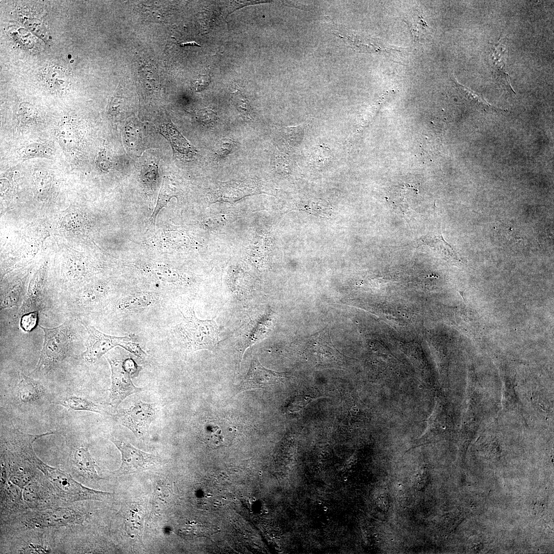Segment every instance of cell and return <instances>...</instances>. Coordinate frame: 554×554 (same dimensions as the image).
<instances>
[{"label": "cell", "instance_id": "3", "mask_svg": "<svg viewBox=\"0 0 554 554\" xmlns=\"http://www.w3.org/2000/svg\"><path fill=\"white\" fill-rule=\"evenodd\" d=\"M183 320L175 331L183 346L191 351L213 350L219 341V328L213 319L201 320L193 308L183 314Z\"/></svg>", "mask_w": 554, "mask_h": 554}, {"label": "cell", "instance_id": "18", "mask_svg": "<svg viewBox=\"0 0 554 554\" xmlns=\"http://www.w3.org/2000/svg\"><path fill=\"white\" fill-rule=\"evenodd\" d=\"M451 80L453 81L455 85L461 90L462 93L473 103V105L476 107L482 109L489 110L495 108L492 106L488 103L483 98V97L470 89L466 88L461 85H460L456 80L452 78Z\"/></svg>", "mask_w": 554, "mask_h": 554}, {"label": "cell", "instance_id": "30", "mask_svg": "<svg viewBox=\"0 0 554 554\" xmlns=\"http://www.w3.org/2000/svg\"><path fill=\"white\" fill-rule=\"evenodd\" d=\"M181 46H183L184 47H187V46H197V47H200L201 46L200 45H199L197 43H196L195 42H187V43H182L181 44Z\"/></svg>", "mask_w": 554, "mask_h": 554}, {"label": "cell", "instance_id": "22", "mask_svg": "<svg viewBox=\"0 0 554 554\" xmlns=\"http://www.w3.org/2000/svg\"><path fill=\"white\" fill-rule=\"evenodd\" d=\"M38 311H32L23 314L21 317L20 326L25 332L32 331L37 326Z\"/></svg>", "mask_w": 554, "mask_h": 554}, {"label": "cell", "instance_id": "4", "mask_svg": "<svg viewBox=\"0 0 554 554\" xmlns=\"http://www.w3.org/2000/svg\"><path fill=\"white\" fill-rule=\"evenodd\" d=\"M88 334L86 350L83 353V358L87 362L93 364L113 348L120 346L137 357L144 359L146 353L137 343L134 337L131 335L115 337L105 334L90 325L82 322Z\"/></svg>", "mask_w": 554, "mask_h": 554}, {"label": "cell", "instance_id": "14", "mask_svg": "<svg viewBox=\"0 0 554 554\" xmlns=\"http://www.w3.org/2000/svg\"><path fill=\"white\" fill-rule=\"evenodd\" d=\"M44 79L49 89L58 94H63L69 84V78L66 71L60 67H50L46 71Z\"/></svg>", "mask_w": 554, "mask_h": 554}, {"label": "cell", "instance_id": "29", "mask_svg": "<svg viewBox=\"0 0 554 554\" xmlns=\"http://www.w3.org/2000/svg\"><path fill=\"white\" fill-rule=\"evenodd\" d=\"M425 25H426V22H424V21L423 19L421 18V19H420V23L417 24V27H419V25H420V29H421V28L424 29V27H425L424 26ZM412 34H413L414 40L415 42H417L418 40V35H419V28L418 29V28L412 29Z\"/></svg>", "mask_w": 554, "mask_h": 554}, {"label": "cell", "instance_id": "23", "mask_svg": "<svg viewBox=\"0 0 554 554\" xmlns=\"http://www.w3.org/2000/svg\"><path fill=\"white\" fill-rule=\"evenodd\" d=\"M198 117L205 126L212 125L217 120L216 113L211 109H204L198 112Z\"/></svg>", "mask_w": 554, "mask_h": 554}, {"label": "cell", "instance_id": "26", "mask_svg": "<svg viewBox=\"0 0 554 554\" xmlns=\"http://www.w3.org/2000/svg\"><path fill=\"white\" fill-rule=\"evenodd\" d=\"M210 77L208 75L201 74L193 81V87L196 91L204 89L210 83Z\"/></svg>", "mask_w": 554, "mask_h": 554}, {"label": "cell", "instance_id": "5", "mask_svg": "<svg viewBox=\"0 0 554 554\" xmlns=\"http://www.w3.org/2000/svg\"><path fill=\"white\" fill-rule=\"evenodd\" d=\"M111 371V385L109 389L110 405L116 408L129 395L141 392L142 388L132 383L131 377L137 375L138 368L131 359L119 360L106 356Z\"/></svg>", "mask_w": 554, "mask_h": 554}, {"label": "cell", "instance_id": "10", "mask_svg": "<svg viewBox=\"0 0 554 554\" xmlns=\"http://www.w3.org/2000/svg\"><path fill=\"white\" fill-rule=\"evenodd\" d=\"M108 290L106 286L97 284L80 290L66 300L67 308L74 314H80L100 303Z\"/></svg>", "mask_w": 554, "mask_h": 554}, {"label": "cell", "instance_id": "8", "mask_svg": "<svg viewBox=\"0 0 554 554\" xmlns=\"http://www.w3.org/2000/svg\"><path fill=\"white\" fill-rule=\"evenodd\" d=\"M285 375L267 369L260 363L256 358L251 360L249 371L239 387L238 393L255 388H264L268 385L283 381Z\"/></svg>", "mask_w": 554, "mask_h": 554}, {"label": "cell", "instance_id": "20", "mask_svg": "<svg viewBox=\"0 0 554 554\" xmlns=\"http://www.w3.org/2000/svg\"><path fill=\"white\" fill-rule=\"evenodd\" d=\"M151 271L157 278L162 281L174 283L180 279L179 274L175 270L164 266H154L152 267Z\"/></svg>", "mask_w": 554, "mask_h": 554}, {"label": "cell", "instance_id": "24", "mask_svg": "<svg viewBox=\"0 0 554 554\" xmlns=\"http://www.w3.org/2000/svg\"><path fill=\"white\" fill-rule=\"evenodd\" d=\"M233 100L238 110L245 116H248L250 113L251 108L250 104L241 94H234Z\"/></svg>", "mask_w": 554, "mask_h": 554}, {"label": "cell", "instance_id": "15", "mask_svg": "<svg viewBox=\"0 0 554 554\" xmlns=\"http://www.w3.org/2000/svg\"><path fill=\"white\" fill-rule=\"evenodd\" d=\"M58 404L75 411H88L100 414L108 413L103 405L78 396H67L59 401Z\"/></svg>", "mask_w": 554, "mask_h": 554}, {"label": "cell", "instance_id": "2", "mask_svg": "<svg viewBox=\"0 0 554 554\" xmlns=\"http://www.w3.org/2000/svg\"><path fill=\"white\" fill-rule=\"evenodd\" d=\"M39 327L44 332V343L33 372L47 373L69 355L74 333L72 325L68 321L52 328Z\"/></svg>", "mask_w": 554, "mask_h": 554}, {"label": "cell", "instance_id": "25", "mask_svg": "<svg viewBox=\"0 0 554 554\" xmlns=\"http://www.w3.org/2000/svg\"><path fill=\"white\" fill-rule=\"evenodd\" d=\"M49 176L43 171H37L34 174V180L36 189L41 191L47 187L49 183Z\"/></svg>", "mask_w": 554, "mask_h": 554}, {"label": "cell", "instance_id": "12", "mask_svg": "<svg viewBox=\"0 0 554 554\" xmlns=\"http://www.w3.org/2000/svg\"><path fill=\"white\" fill-rule=\"evenodd\" d=\"M73 461L76 468L85 478L94 481L102 479L96 471L95 465L87 448H77L74 452Z\"/></svg>", "mask_w": 554, "mask_h": 554}, {"label": "cell", "instance_id": "6", "mask_svg": "<svg viewBox=\"0 0 554 554\" xmlns=\"http://www.w3.org/2000/svg\"><path fill=\"white\" fill-rule=\"evenodd\" d=\"M158 411L156 404L139 401L127 409L120 410L113 417L136 437L145 438L149 436L150 425L156 418Z\"/></svg>", "mask_w": 554, "mask_h": 554}, {"label": "cell", "instance_id": "11", "mask_svg": "<svg viewBox=\"0 0 554 554\" xmlns=\"http://www.w3.org/2000/svg\"><path fill=\"white\" fill-rule=\"evenodd\" d=\"M17 394L22 402L30 403L42 397L43 388L38 382L21 372Z\"/></svg>", "mask_w": 554, "mask_h": 554}, {"label": "cell", "instance_id": "17", "mask_svg": "<svg viewBox=\"0 0 554 554\" xmlns=\"http://www.w3.org/2000/svg\"><path fill=\"white\" fill-rule=\"evenodd\" d=\"M22 154L23 157L26 159L36 157L51 159L52 150L45 144L33 143L23 147Z\"/></svg>", "mask_w": 554, "mask_h": 554}, {"label": "cell", "instance_id": "7", "mask_svg": "<svg viewBox=\"0 0 554 554\" xmlns=\"http://www.w3.org/2000/svg\"><path fill=\"white\" fill-rule=\"evenodd\" d=\"M111 441L122 454L121 466L113 472L116 476L140 472L149 469L159 462L158 458L155 456L140 450L127 442L113 438L111 439Z\"/></svg>", "mask_w": 554, "mask_h": 554}, {"label": "cell", "instance_id": "9", "mask_svg": "<svg viewBox=\"0 0 554 554\" xmlns=\"http://www.w3.org/2000/svg\"><path fill=\"white\" fill-rule=\"evenodd\" d=\"M81 515L68 507H60L39 512L28 520L27 525L30 527H60L70 524L80 523Z\"/></svg>", "mask_w": 554, "mask_h": 554}, {"label": "cell", "instance_id": "1", "mask_svg": "<svg viewBox=\"0 0 554 554\" xmlns=\"http://www.w3.org/2000/svg\"><path fill=\"white\" fill-rule=\"evenodd\" d=\"M33 438H25L17 444L16 453L39 469L51 483L57 494L64 501L73 502L83 500L104 501L113 493L95 490L75 481L69 474L47 465L36 455Z\"/></svg>", "mask_w": 554, "mask_h": 554}, {"label": "cell", "instance_id": "16", "mask_svg": "<svg viewBox=\"0 0 554 554\" xmlns=\"http://www.w3.org/2000/svg\"><path fill=\"white\" fill-rule=\"evenodd\" d=\"M57 136L62 146L72 150L77 146L78 137L76 128L71 123L63 124L57 129Z\"/></svg>", "mask_w": 554, "mask_h": 554}, {"label": "cell", "instance_id": "28", "mask_svg": "<svg viewBox=\"0 0 554 554\" xmlns=\"http://www.w3.org/2000/svg\"><path fill=\"white\" fill-rule=\"evenodd\" d=\"M234 144L233 141L230 139L222 140L219 148V150L221 151V154H227L230 153L233 148Z\"/></svg>", "mask_w": 554, "mask_h": 554}, {"label": "cell", "instance_id": "13", "mask_svg": "<svg viewBox=\"0 0 554 554\" xmlns=\"http://www.w3.org/2000/svg\"><path fill=\"white\" fill-rule=\"evenodd\" d=\"M157 300V296L150 292H138L125 297L118 303L121 310H134L149 307Z\"/></svg>", "mask_w": 554, "mask_h": 554}, {"label": "cell", "instance_id": "21", "mask_svg": "<svg viewBox=\"0 0 554 554\" xmlns=\"http://www.w3.org/2000/svg\"><path fill=\"white\" fill-rule=\"evenodd\" d=\"M172 197V195L171 192L169 191L167 184L164 183L159 193L156 207L150 219L151 224L155 225L158 213L166 206Z\"/></svg>", "mask_w": 554, "mask_h": 554}, {"label": "cell", "instance_id": "19", "mask_svg": "<svg viewBox=\"0 0 554 554\" xmlns=\"http://www.w3.org/2000/svg\"><path fill=\"white\" fill-rule=\"evenodd\" d=\"M10 481L15 485L23 487L26 486L31 479V475L23 467L13 465L10 468Z\"/></svg>", "mask_w": 554, "mask_h": 554}, {"label": "cell", "instance_id": "27", "mask_svg": "<svg viewBox=\"0 0 554 554\" xmlns=\"http://www.w3.org/2000/svg\"><path fill=\"white\" fill-rule=\"evenodd\" d=\"M96 162L98 167L103 170H107L110 167L111 161L110 157L105 150L100 152Z\"/></svg>", "mask_w": 554, "mask_h": 554}]
</instances>
